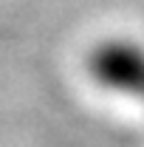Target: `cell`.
I'll list each match as a JSON object with an SVG mask.
<instances>
[{"instance_id":"cell-1","label":"cell","mask_w":144,"mask_h":147,"mask_svg":"<svg viewBox=\"0 0 144 147\" xmlns=\"http://www.w3.org/2000/svg\"><path fill=\"white\" fill-rule=\"evenodd\" d=\"M85 68L99 88L124 93L144 105V45L124 37L102 40L88 51Z\"/></svg>"}]
</instances>
